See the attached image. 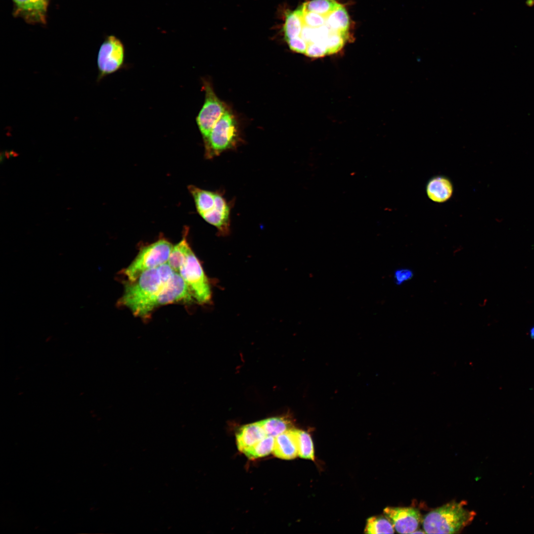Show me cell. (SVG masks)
I'll return each mask as SVG.
<instances>
[{"mask_svg": "<svg viewBox=\"0 0 534 534\" xmlns=\"http://www.w3.org/2000/svg\"><path fill=\"white\" fill-rule=\"evenodd\" d=\"M163 285L157 267L142 273L125 286L120 306L129 309L135 316L146 319L156 308V301Z\"/></svg>", "mask_w": 534, "mask_h": 534, "instance_id": "6da1fadb", "label": "cell"}, {"mask_svg": "<svg viewBox=\"0 0 534 534\" xmlns=\"http://www.w3.org/2000/svg\"><path fill=\"white\" fill-rule=\"evenodd\" d=\"M466 502L453 501L436 508L422 518L426 534H455L469 525L476 513L465 508Z\"/></svg>", "mask_w": 534, "mask_h": 534, "instance_id": "7a4b0ae2", "label": "cell"}, {"mask_svg": "<svg viewBox=\"0 0 534 534\" xmlns=\"http://www.w3.org/2000/svg\"><path fill=\"white\" fill-rule=\"evenodd\" d=\"M197 211L207 222L214 226L222 236L229 233L231 206L222 193L192 186L189 189Z\"/></svg>", "mask_w": 534, "mask_h": 534, "instance_id": "3957f363", "label": "cell"}, {"mask_svg": "<svg viewBox=\"0 0 534 534\" xmlns=\"http://www.w3.org/2000/svg\"><path fill=\"white\" fill-rule=\"evenodd\" d=\"M239 139L235 119L226 110L213 128L208 139L204 142L206 158L212 159L224 151L234 149Z\"/></svg>", "mask_w": 534, "mask_h": 534, "instance_id": "277c9868", "label": "cell"}, {"mask_svg": "<svg viewBox=\"0 0 534 534\" xmlns=\"http://www.w3.org/2000/svg\"><path fill=\"white\" fill-rule=\"evenodd\" d=\"M173 247L169 241L162 238L142 248L124 270L129 281H134L143 272L168 262Z\"/></svg>", "mask_w": 534, "mask_h": 534, "instance_id": "5b68a950", "label": "cell"}, {"mask_svg": "<svg viewBox=\"0 0 534 534\" xmlns=\"http://www.w3.org/2000/svg\"><path fill=\"white\" fill-rule=\"evenodd\" d=\"M178 273L188 285L195 301L200 304L210 302L212 293L209 280L192 250Z\"/></svg>", "mask_w": 534, "mask_h": 534, "instance_id": "8992f818", "label": "cell"}, {"mask_svg": "<svg viewBox=\"0 0 534 534\" xmlns=\"http://www.w3.org/2000/svg\"><path fill=\"white\" fill-rule=\"evenodd\" d=\"M204 88L205 92V102L197 116L196 122L204 142L208 139L216 123L226 109L225 105L217 97L209 82L206 81L204 82Z\"/></svg>", "mask_w": 534, "mask_h": 534, "instance_id": "52a82bcc", "label": "cell"}, {"mask_svg": "<svg viewBox=\"0 0 534 534\" xmlns=\"http://www.w3.org/2000/svg\"><path fill=\"white\" fill-rule=\"evenodd\" d=\"M124 47L121 41L114 36L106 38L100 46L97 58V81L118 71L123 65Z\"/></svg>", "mask_w": 534, "mask_h": 534, "instance_id": "ba28073f", "label": "cell"}, {"mask_svg": "<svg viewBox=\"0 0 534 534\" xmlns=\"http://www.w3.org/2000/svg\"><path fill=\"white\" fill-rule=\"evenodd\" d=\"M195 301L188 285L180 274L175 272L163 284L156 301V308L176 303H190Z\"/></svg>", "mask_w": 534, "mask_h": 534, "instance_id": "9c48e42d", "label": "cell"}, {"mask_svg": "<svg viewBox=\"0 0 534 534\" xmlns=\"http://www.w3.org/2000/svg\"><path fill=\"white\" fill-rule=\"evenodd\" d=\"M384 513L392 522L395 530L400 534H413L422 520L420 511L410 507H387Z\"/></svg>", "mask_w": 534, "mask_h": 534, "instance_id": "30bf717a", "label": "cell"}, {"mask_svg": "<svg viewBox=\"0 0 534 534\" xmlns=\"http://www.w3.org/2000/svg\"><path fill=\"white\" fill-rule=\"evenodd\" d=\"M14 13L32 24H44L49 0H13Z\"/></svg>", "mask_w": 534, "mask_h": 534, "instance_id": "8fae6325", "label": "cell"}, {"mask_svg": "<svg viewBox=\"0 0 534 534\" xmlns=\"http://www.w3.org/2000/svg\"><path fill=\"white\" fill-rule=\"evenodd\" d=\"M428 197L436 203H444L448 200L453 194V186L447 177L439 175L428 181L426 188Z\"/></svg>", "mask_w": 534, "mask_h": 534, "instance_id": "7c38bea8", "label": "cell"}, {"mask_svg": "<svg viewBox=\"0 0 534 534\" xmlns=\"http://www.w3.org/2000/svg\"><path fill=\"white\" fill-rule=\"evenodd\" d=\"M267 436L260 421L244 425L236 434L237 448L243 452Z\"/></svg>", "mask_w": 534, "mask_h": 534, "instance_id": "4fadbf2b", "label": "cell"}, {"mask_svg": "<svg viewBox=\"0 0 534 534\" xmlns=\"http://www.w3.org/2000/svg\"><path fill=\"white\" fill-rule=\"evenodd\" d=\"M293 428L274 438L272 452L277 457L290 460L298 456V450Z\"/></svg>", "mask_w": 534, "mask_h": 534, "instance_id": "5bb4252c", "label": "cell"}, {"mask_svg": "<svg viewBox=\"0 0 534 534\" xmlns=\"http://www.w3.org/2000/svg\"><path fill=\"white\" fill-rule=\"evenodd\" d=\"M187 230L182 239L173 247L168 263L176 272H178L192 249L187 240Z\"/></svg>", "mask_w": 534, "mask_h": 534, "instance_id": "9a60e30c", "label": "cell"}, {"mask_svg": "<svg viewBox=\"0 0 534 534\" xmlns=\"http://www.w3.org/2000/svg\"><path fill=\"white\" fill-rule=\"evenodd\" d=\"M298 450V456L304 459H314V448L312 438L307 432L293 429Z\"/></svg>", "mask_w": 534, "mask_h": 534, "instance_id": "2e32d148", "label": "cell"}, {"mask_svg": "<svg viewBox=\"0 0 534 534\" xmlns=\"http://www.w3.org/2000/svg\"><path fill=\"white\" fill-rule=\"evenodd\" d=\"M302 27L303 22L299 8L287 12L283 28L285 40L287 41L299 36Z\"/></svg>", "mask_w": 534, "mask_h": 534, "instance_id": "e0dca14e", "label": "cell"}, {"mask_svg": "<svg viewBox=\"0 0 534 534\" xmlns=\"http://www.w3.org/2000/svg\"><path fill=\"white\" fill-rule=\"evenodd\" d=\"M364 533L366 534H394L395 529L390 520L385 516H373L367 520Z\"/></svg>", "mask_w": 534, "mask_h": 534, "instance_id": "ac0fdd59", "label": "cell"}, {"mask_svg": "<svg viewBox=\"0 0 534 534\" xmlns=\"http://www.w3.org/2000/svg\"><path fill=\"white\" fill-rule=\"evenodd\" d=\"M260 422L266 435L274 438L293 428L290 421L284 417H272Z\"/></svg>", "mask_w": 534, "mask_h": 534, "instance_id": "d6986e66", "label": "cell"}, {"mask_svg": "<svg viewBox=\"0 0 534 534\" xmlns=\"http://www.w3.org/2000/svg\"><path fill=\"white\" fill-rule=\"evenodd\" d=\"M274 437L267 436L258 443L244 450L245 455L250 459H254L268 455L272 452Z\"/></svg>", "mask_w": 534, "mask_h": 534, "instance_id": "ffe728a7", "label": "cell"}, {"mask_svg": "<svg viewBox=\"0 0 534 534\" xmlns=\"http://www.w3.org/2000/svg\"><path fill=\"white\" fill-rule=\"evenodd\" d=\"M327 23L335 31L348 33L349 18L345 8L342 5L330 13L327 17Z\"/></svg>", "mask_w": 534, "mask_h": 534, "instance_id": "44dd1931", "label": "cell"}, {"mask_svg": "<svg viewBox=\"0 0 534 534\" xmlns=\"http://www.w3.org/2000/svg\"><path fill=\"white\" fill-rule=\"evenodd\" d=\"M303 5L307 11L321 14L331 13L342 5L335 0H312Z\"/></svg>", "mask_w": 534, "mask_h": 534, "instance_id": "7402d4cb", "label": "cell"}, {"mask_svg": "<svg viewBox=\"0 0 534 534\" xmlns=\"http://www.w3.org/2000/svg\"><path fill=\"white\" fill-rule=\"evenodd\" d=\"M413 275V272L411 269L407 268L397 269L394 272V281L396 285H401L411 280Z\"/></svg>", "mask_w": 534, "mask_h": 534, "instance_id": "603a6c76", "label": "cell"}, {"mask_svg": "<svg viewBox=\"0 0 534 534\" xmlns=\"http://www.w3.org/2000/svg\"><path fill=\"white\" fill-rule=\"evenodd\" d=\"M157 269L163 284L166 283L176 272L168 262L160 265L157 267Z\"/></svg>", "mask_w": 534, "mask_h": 534, "instance_id": "cb8c5ba5", "label": "cell"}, {"mask_svg": "<svg viewBox=\"0 0 534 534\" xmlns=\"http://www.w3.org/2000/svg\"><path fill=\"white\" fill-rule=\"evenodd\" d=\"M526 5L530 7L534 6V0H526L525 1Z\"/></svg>", "mask_w": 534, "mask_h": 534, "instance_id": "d4e9b609", "label": "cell"}, {"mask_svg": "<svg viewBox=\"0 0 534 534\" xmlns=\"http://www.w3.org/2000/svg\"><path fill=\"white\" fill-rule=\"evenodd\" d=\"M530 335L533 339H534V326L530 330Z\"/></svg>", "mask_w": 534, "mask_h": 534, "instance_id": "484cf974", "label": "cell"}]
</instances>
